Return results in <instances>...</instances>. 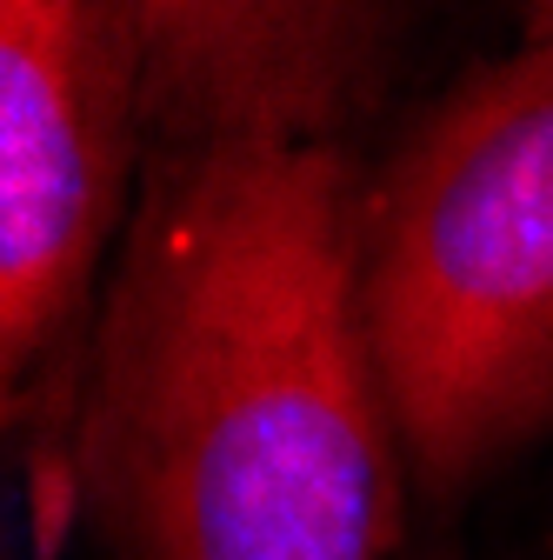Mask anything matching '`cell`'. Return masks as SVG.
Returning a JSON list of instances; mask_svg holds the SVG:
<instances>
[{
	"mask_svg": "<svg viewBox=\"0 0 553 560\" xmlns=\"http://www.w3.org/2000/svg\"><path fill=\"white\" fill-rule=\"evenodd\" d=\"M393 434L434 487L553 420V14L460 81L361 214Z\"/></svg>",
	"mask_w": 553,
	"mask_h": 560,
	"instance_id": "7a4b0ae2",
	"label": "cell"
},
{
	"mask_svg": "<svg viewBox=\"0 0 553 560\" xmlns=\"http://www.w3.org/2000/svg\"><path fill=\"white\" fill-rule=\"evenodd\" d=\"M141 47V127L154 148L207 140H273L333 148L387 47L374 8H307V0H133Z\"/></svg>",
	"mask_w": 553,
	"mask_h": 560,
	"instance_id": "277c9868",
	"label": "cell"
},
{
	"mask_svg": "<svg viewBox=\"0 0 553 560\" xmlns=\"http://www.w3.org/2000/svg\"><path fill=\"white\" fill-rule=\"evenodd\" d=\"M361 214L340 148H154L81 407V487L120 560L393 547Z\"/></svg>",
	"mask_w": 553,
	"mask_h": 560,
	"instance_id": "6da1fadb",
	"label": "cell"
},
{
	"mask_svg": "<svg viewBox=\"0 0 553 560\" xmlns=\"http://www.w3.org/2000/svg\"><path fill=\"white\" fill-rule=\"evenodd\" d=\"M8 400H14V368L0 361V420H8Z\"/></svg>",
	"mask_w": 553,
	"mask_h": 560,
	"instance_id": "5b68a950",
	"label": "cell"
},
{
	"mask_svg": "<svg viewBox=\"0 0 553 560\" xmlns=\"http://www.w3.org/2000/svg\"><path fill=\"white\" fill-rule=\"evenodd\" d=\"M133 133V14L101 0H0V361L14 374L94 280Z\"/></svg>",
	"mask_w": 553,
	"mask_h": 560,
	"instance_id": "3957f363",
	"label": "cell"
}]
</instances>
